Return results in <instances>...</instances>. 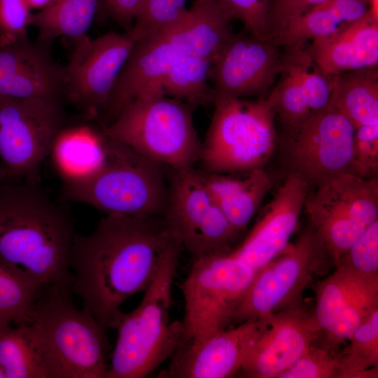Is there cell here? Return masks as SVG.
Instances as JSON below:
<instances>
[{"label": "cell", "instance_id": "6da1fadb", "mask_svg": "<svg viewBox=\"0 0 378 378\" xmlns=\"http://www.w3.org/2000/svg\"><path fill=\"white\" fill-rule=\"evenodd\" d=\"M176 239L162 216L106 215L91 233L74 234L73 292L105 330L114 328L122 304L147 288Z\"/></svg>", "mask_w": 378, "mask_h": 378}, {"label": "cell", "instance_id": "7a4b0ae2", "mask_svg": "<svg viewBox=\"0 0 378 378\" xmlns=\"http://www.w3.org/2000/svg\"><path fill=\"white\" fill-rule=\"evenodd\" d=\"M70 211L38 181L0 180V259L43 288H72Z\"/></svg>", "mask_w": 378, "mask_h": 378}, {"label": "cell", "instance_id": "3957f363", "mask_svg": "<svg viewBox=\"0 0 378 378\" xmlns=\"http://www.w3.org/2000/svg\"><path fill=\"white\" fill-rule=\"evenodd\" d=\"M183 250L176 239L168 248L139 304L120 315L106 378H144L172 358L182 340L181 321H170L172 284Z\"/></svg>", "mask_w": 378, "mask_h": 378}, {"label": "cell", "instance_id": "277c9868", "mask_svg": "<svg viewBox=\"0 0 378 378\" xmlns=\"http://www.w3.org/2000/svg\"><path fill=\"white\" fill-rule=\"evenodd\" d=\"M72 288H43L30 324L48 378H106V330L86 308L73 303Z\"/></svg>", "mask_w": 378, "mask_h": 378}, {"label": "cell", "instance_id": "5b68a950", "mask_svg": "<svg viewBox=\"0 0 378 378\" xmlns=\"http://www.w3.org/2000/svg\"><path fill=\"white\" fill-rule=\"evenodd\" d=\"M62 197L106 215L163 216L169 198L167 167L108 136L101 167L84 179L62 183Z\"/></svg>", "mask_w": 378, "mask_h": 378}, {"label": "cell", "instance_id": "8992f818", "mask_svg": "<svg viewBox=\"0 0 378 378\" xmlns=\"http://www.w3.org/2000/svg\"><path fill=\"white\" fill-rule=\"evenodd\" d=\"M195 108L162 90L153 91L129 104L103 131L167 168H194L202 150Z\"/></svg>", "mask_w": 378, "mask_h": 378}, {"label": "cell", "instance_id": "52a82bcc", "mask_svg": "<svg viewBox=\"0 0 378 378\" xmlns=\"http://www.w3.org/2000/svg\"><path fill=\"white\" fill-rule=\"evenodd\" d=\"M213 115L199 162L204 171L239 173L264 168L276 143L272 91L256 100L214 95Z\"/></svg>", "mask_w": 378, "mask_h": 378}, {"label": "cell", "instance_id": "ba28073f", "mask_svg": "<svg viewBox=\"0 0 378 378\" xmlns=\"http://www.w3.org/2000/svg\"><path fill=\"white\" fill-rule=\"evenodd\" d=\"M256 272L229 251L193 260L181 286L185 314L179 347L225 330Z\"/></svg>", "mask_w": 378, "mask_h": 378}, {"label": "cell", "instance_id": "9c48e42d", "mask_svg": "<svg viewBox=\"0 0 378 378\" xmlns=\"http://www.w3.org/2000/svg\"><path fill=\"white\" fill-rule=\"evenodd\" d=\"M315 188L307 195L304 208L337 265L366 228L378 220V179L346 173Z\"/></svg>", "mask_w": 378, "mask_h": 378}, {"label": "cell", "instance_id": "30bf717a", "mask_svg": "<svg viewBox=\"0 0 378 378\" xmlns=\"http://www.w3.org/2000/svg\"><path fill=\"white\" fill-rule=\"evenodd\" d=\"M63 102L0 97V160L4 178L38 181L39 169L68 122Z\"/></svg>", "mask_w": 378, "mask_h": 378}, {"label": "cell", "instance_id": "8fae6325", "mask_svg": "<svg viewBox=\"0 0 378 378\" xmlns=\"http://www.w3.org/2000/svg\"><path fill=\"white\" fill-rule=\"evenodd\" d=\"M328 253L310 226L297 241L257 270L237 303L232 321L243 323L298 307L304 289Z\"/></svg>", "mask_w": 378, "mask_h": 378}, {"label": "cell", "instance_id": "7c38bea8", "mask_svg": "<svg viewBox=\"0 0 378 378\" xmlns=\"http://www.w3.org/2000/svg\"><path fill=\"white\" fill-rule=\"evenodd\" d=\"M168 202L163 214L171 232L195 260L228 251L239 234L194 168H167Z\"/></svg>", "mask_w": 378, "mask_h": 378}, {"label": "cell", "instance_id": "4fadbf2b", "mask_svg": "<svg viewBox=\"0 0 378 378\" xmlns=\"http://www.w3.org/2000/svg\"><path fill=\"white\" fill-rule=\"evenodd\" d=\"M354 132L351 123L331 105L312 113L287 131L290 174L315 187L340 174H356Z\"/></svg>", "mask_w": 378, "mask_h": 378}, {"label": "cell", "instance_id": "5bb4252c", "mask_svg": "<svg viewBox=\"0 0 378 378\" xmlns=\"http://www.w3.org/2000/svg\"><path fill=\"white\" fill-rule=\"evenodd\" d=\"M128 32H110L76 41L64 66L65 101L98 122L135 44Z\"/></svg>", "mask_w": 378, "mask_h": 378}, {"label": "cell", "instance_id": "9a60e30c", "mask_svg": "<svg viewBox=\"0 0 378 378\" xmlns=\"http://www.w3.org/2000/svg\"><path fill=\"white\" fill-rule=\"evenodd\" d=\"M281 48L273 41L258 38L246 31L232 32L211 64L213 97H265L283 70Z\"/></svg>", "mask_w": 378, "mask_h": 378}, {"label": "cell", "instance_id": "2e32d148", "mask_svg": "<svg viewBox=\"0 0 378 378\" xmlns=\"http://www.w3.org/2000/svg\"><path fill=\"white\" fill-rule=\"evenodd\" d=\"M241 365L243 375L277 378L293 365L321 332L314 315L296 307L267 314Z\"/></svg>", "mask_w": 378, "mask_h": 378}, {"label": "cell", "instance_id": "e0dca14e", "mask_svg": "<svg viewBox=\"0 0 378 378\" xmlns=\"http://www.w3.org/2000/svg\"><path fill=\"white\" fill-rule=\"evenodd\" d=\"M51 45L29 38L0 47V97L65 101L64 66Z\"/></svg>", "mask_w": 378, "mask_h": 378}, {"label": "cell", "instance_id": "ac0fdd59", "mask_svg": "<svg viewBox=\"0 0 378 378\" xmlns=\"http://www.w3.org/2000/svg\"><path fill=\"white\" fill-rule=\"evenodd\" d=\"M308 185L289 174L244 241L229 253L258 270L280 255L298 224Z\"/></svg>", "mask_w": 378, "mask_h": 378}, {"label": "cell", "instance_id": "d6986e66", "mask_svg": "<svg viewBox=\"0 0 378 378\" xmlns=\"http://www.w3.org/2000/svg\"><path fill=\"white\" fill-rule=\"evenodd\" d=\"M264 318L241 323L198 342L179 347L164 375L178 378H226L240 370Z\"/></svg>", "mask_w": 378, "mask_h": 378}, {"label": "cell", "instance_id": "ffe728a7", "mask_svg": "<svg viewBox=\"0 0 378 378\" xmlns=\"http://www.w3.org/2000/svg\"><path fill=\"white\" fill-rule=\"evenodd\" d=\"M178 52L170 33L136 41L97 124L107 127L134 99L162 90L164 78Z\"/></svg>", "mask_w": 378, "mask_h": 378}, {"label": "cell", "instance_id": "44dd1931", "mask_svg": "<svg viewBox=\"0 0 378 378\" xmlns=\"http://www.w3.org/2000/svg\"><path fill=\"white\" fill-rule=\"evenodd\" d=\"M306 50L325 74H342L378 65V20L368 10L359 20L311 41Z\"/></svg>", "mask_w": 378, "mask_h": 378}, {"label": "cell", "instance_id": "7402d4cb", "mask_svg": "<svg viewBox=\"0 0 378 378\" xmlns=\"http://www.w3.org/2000/svg\"><path fill=\"white\" fill-rule=\"evenodd\" d=\"M92 121L85 118L81 122L68 120L52 144L48 156L62 183L84 179L104 162L108 136Z\"/></svg>", "mask_w": 378, "mask_h": 378}, {"label": "cell", "instance_id": "603a6c76", "mask_svg": "<svg viewBox=\"0 0 378 378\" xmlns=\"http://www.w3.org/2000/svg\"><path fill=\"white\" fill-rule=\"evenodd\" d=\"M199 174L216 203L238 233L246 227L272 188V179L264 168L239 173L199 171Z\"/></svg>", "mask_w": 378, "mask_h": 378}, {"label": "cell", "instance_id": "cb8c5ba5", "mask_svg": "<svg viewBox=\"0 0 378 378\" xmlns=\"http://www.w3.org/2000/svg\"><path fill=\"white\" fill-rule=\"evenodd\" d=\"M231 21L216 0H193L183 20L169 33L179 52L211 63L233 32Z\"/></svg>", "mask_w": 378, "mask_h": 378}, {"label": "cell", "instance_id": "d4e9b609", "mask_svg": "<svg viewBox=\"0 0 378 378\" xmlns=\"http://www.w3.org/2000/svg\"><path fill=\"white\" fill-rule=\"evenodd\" d=\"M378 291V273L366 274L340 265L315 287L316 309L313 314L326 335L337 321L358 301Z\"/></svg>", "mask_w": 378, "mask_h": 378}, {"label": "cell", "instance_id": "484cf974", "mask_svg": "<svg viewBox=\"0 0 378 378\" xmlns=\"http://www.w3.org/2000/svg\"><path fill=\"white\" fill-rule=\"evenodd\" d=\"M368 10V0H327L288 24L276 44L281 48L305 44L359 20Z\"/></svg>", "mask_w": 378, "mask_h": 378}, {"label": "cell", "instance_id": "4316f807", "mask_svg": "<svg viewBox=\"0 0 378 378\" xmlns=\"http://www.w3.org/2000/svg\"><path fill=\"white\" fill-rule=\"evenodd\" d=\"M330 105L355 129L378 125L377 66L335 76Z\"/></svg>", "mask_w": 378, "mask_h": 378}, {"label": "cell", "instance_id": "83f0119b", "mask_svg": "<svg viewBox=\"0 0 378 378\" xmlns=\"http://www.w3.org/2000/svg\"><path fill=\"white\" fill-rule=\"evenodd\" d=\"M99 0H54L45 8L32 13L30 26L38 31L37 41L51 45L59 38L78 41L97 18Z\"/></svg>", "mask_w": 378, "mask_h": 378}, {"label": "cell", "instance_id": "f1b7e54d", "mask_svg": "<svg viewBox=\"0 0 378 378\" xmlns=\"http://www.w3.org/2000/svg\"><path fill=\"white\" fill-rule=\"evenodd\" d=\"M0 365L6 378H48L43 356L30 323L0 328Z\"/></svg>", "mask_w": 378, "mask_h": 378}, {"label": "cell", "instance_id": "f546056e", "mask_svg": "<svg viewBox=\"0 0 378 378\" xmlns=\"http://www.w3.org/2000/svg\"><path fill=\"white\" fill-rule=\"evenodd\" d=\"M211 64L204 58L178 52L162 82L164 94L194 107L211 102Z\"/></svg>", "mask_w": 378, "mask_h": 378}, {"label": "cell", "instance_id": "4dcf8cb0", "mask_svg": "<svg viewBox=\"0 0 378 378\" xmlns=\"http://www.w3.org/2000/svg\"><path fill=\"white\" fill-rule=\"evenodd\" d=\"M43 288L0 259V328L30 323Z\"/></svg>", "mask_w": 378, "mask_h": 378}, {"label": "cell", "instance_id": "1f68e13d", "mask_svg": "<svg viewBox=\"0 0 378 378\" xmlns=\"http://www.w3.org/2000/svg\"><path fill=\"white\" fill-rule=\"evenodd\" d=\"M348 340L349 346L338 356V378H355L362 371L378 367V309Z\"/></svg>", "mask_w": 378, "mask_h": 378}, {"label": "cell", "instance_id": "d6a6232c", "mask_svg": "<svg viewBox=\"0 0 378 378\" xmlns=\"http://www.w3.org/2000/svg\"><path fill=\"white\" fill-rule=\"evenodd\" d=\"M188 0H143L130 35L135 41L171 32L186 17Z\"/></svg>", "mask_w": 378, "mask_h": 378}, {"label": "cell", "instance_id": "836d02e7", "mask_svg": "<svg viewBox=\"0 0 378 378\" xmlns=\"http://www.w3.org/2000/svg\"><path fill=\"white\" fill-rule=\"evenodd\" d=\"M281 78L272 90L276 99L275 111L286 131L293 129L312 114L309 108L296 73L284 59Z\"/></svg>", "mask_w": 378, "mask_h": 378}, {"label": "cell", "instance_id": "e575fe53", "mask_svg": "<svg viewBox=\"0 0 378 378\" xmlns=\"http://www.w3.org/2000/svg\"><path fill=\"white\" fill-rule=\"evenodd\" d=\"M231 20L240 21L245 31L260 39L270 40L267 20L271 0H216Z\"/></svg>", "mask_w": 378, "mask_h": 378}, {"label": "cell", "instance_id": "d590c367", "mask_svg": "<svg viewBox=\"0 0 378 378\" xmlns=\"http://www.w3.org/2000/svg\"><path fill=\"white\" fill-rule=\"evenodd\" d=\"M338 356L327 348L313 346L277 378H338Z\"/></svg>", "mask_w": 378, "mask_h": 378}, {"label": "cell", "instance_id": "8d00e7d4", "mask_svg": "<svg viewBox=\"0 0 378 378\" xmlns=\"http://www.w3.org/2000/svg\"><path fill=\"white\" fill-rule=\"evenodd\" d=\"M31 14L24 0H0V47L29 38Z\"/></svg>", "mask_w": 378, "mask_h": 378}, {"label": "cell", "instance_id": "74e56055", "mask_svg": "<svg viewBox=\"0 0 378 378\" xmlns=\"http://www.w3.org/2000/svg\"><path fill=\"white\" fill-rule=\"evenodd\" d=\"M344 265L366 274L378 273V220L370 224L338 265Z\"/></svg>", "mask_w": 378, "mask_h": 378}, {"label": "cell", "instance_id": "f35d334b", "mask_svg": "<svg viewBox=\"0 0 378 378\" xmlns=\"http://www.w3.org/2000/svg\"><path fill=\"white\" fill-rule=\"evenodd\" d=\"M355 173L363 178H374L378 169V125L355 129L354 139Z\"/></svg>", "mask_w": 378, "mask_h": 378}, {"label": "cell", "instance_id": "ab89813d", "mask_svg": "<svg viewBox=\"0 0 378 378\" xmlns=\"http://www.w3.org/2000/svg\"><path fill=\"white\" fill-rule=\"evenodd\" d=\"M327 0H271L267 20V36L276 41L293 20Z\"/></svg>", "mask_w": 378, "mask_h": 378}, {"label": "cell", "instance_id": "60d3db41", "mask_svg": "<svg viewBox=\"0 0 378 378\" xmlns=\"http://www.w3.org/2000/svg\"><path fill=\"white\" fill-rule=\"evenodd\" d=\"M142 1L99 0L97 18H109L130 32Z\"/></svg>", "mask_w": 378, "mask_h": 378}, {"label": "cell", "instance_id": "b9f144b4", "mask_svg": "<svg viewBox=\"0 0 378 378\" xmlns=\"http://www.w3.org/2000/svg\"><path fill=\"white\" fill-rule=\"evenodd\" d=\"M27 4L29 6L31 10L37 9L41 10L48 5H50L54 0H24Z\"/></svg>", "mask_w": 378, "mask_h": 378}, {"label": "cell", "instance_id": "7bdbcfd3", "mask_svg": "<svg viewBox=\"0 0 378 378\" xmlns=\"http://www.w3.org/2000/svg\"><path fill=\"white\" fill-rule=\"evenodd\" d=\"M368 2L369 11L374 18L378 20V0H368Z\"/></svg>", "mask_w": 378, "mask_h": 378}, {"label": "cell", "instance_id": "ee69618b", "mask_svg": "<svg viewBox=\"0 0 378 378\" xmlns=\"http://www.w3.org/2000/svg\"><path fill=\"white\" fill-rule=\"evenodd\" d=\"M0 378H6V373L4 372V370L0 365Z\"/></svg>", "mask_w": 378, "mask_h": 378}]
</instances>
